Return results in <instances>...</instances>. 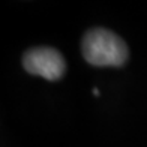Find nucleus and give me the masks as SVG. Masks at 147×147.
I'll return each instance as SVG.
<instances>
[{
	"instance_id": "1",
	"label": "nucleus",
	"mask_w": 147,
	"mask_h": 147,
	"mask_svg": "<svg viewBox=\"0 0 147 147\" xmlns=\"http://www.w3.org/2000/svg\"><path fill=\"white\" fill-rule=\"evenodd\" d=\"M83 56L93 66H122L128 60V47L107 29L89 30L83 38Z\"/></svg>"
},
{
	"instance_id": "2",
	"label": "nucleus",
	"mask_w": 147,
	"mask_h": 147,
	"mask_svg": "<svg viewBox=\"0 0 147 147\" xmlns=\"http://www.w3.org/2000/svg\"><path fill=\"white\" fill-rule=\"evenodd\" d=\"M23 65L29 74L39 75L45 80H50V81L62 78L66 69V63L62 54L57 50L48 48V47L29 50L24 54Z\"/></svg>"
},
{
	"instance_id": "3",
	"label": "nucleus",
	"mask_w": 147,
	"mask_h": 147,
	"mask_svg": "<svg viewBox=\"0 0 147 147\" xmlns=\"http://www.w3.org/2000/svg\"><path fill=\"white\" fill-rule=\"evenodd\" d=\"M93 95H95V96H98V95H99V92H98V89H96V87L93 89Z\"/></svg>"
}]
</instances>
